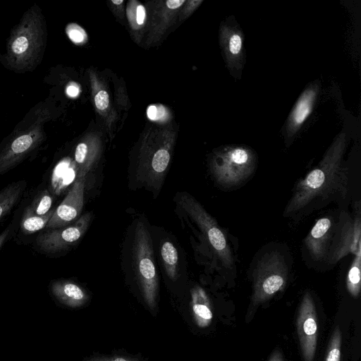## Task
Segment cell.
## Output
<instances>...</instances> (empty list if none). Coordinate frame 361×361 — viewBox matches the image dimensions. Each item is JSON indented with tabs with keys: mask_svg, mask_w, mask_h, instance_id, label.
<instances>
[{
	"mask_svg": "<svg viewBox=\"0 0 361 361\" xmlns=\"http://www.w3.org/2000/svg\"><path fill=\"white\" fill-rule=\"evenodd\" d=\"M345 147L346 135L341 133L318 165L296 183L284 210L286 216L298 213L317 201L345 197L348 172L342 164Z\"/></svg>",
	"mask_w": 361,
	"mask_h": 361,
	"instance_id": "6da1fadb",
	"label": "cell"
},
{
	"mask_svg": "<svg viewBox=\"0 0 361 361\" xmlns=\"http://www.w3.org/2000/svg\"><path fill=\"white\" fill-rule=\"evenodd\" d=\"M133 269L150 308L156 306L158 276L150 233L145 224L138 221L134 230L132 249Z\"/></svg>",
	"mask_w": 361,
	"mask_h": 361,
	"instance_id": "7a4b0ae2",
	"label": "cell"
},
{
	"mask_svg": "<svg viewBox=\"0 0 361 361\" xmlns=\"http://www.w3.org/2000/svg\"><path fill=\"white\" fill-rule=\"evenodd\" d=\"M256 164V155L249 147L227 146L214 156L211 171L218 183L229 188L245 181L255 171Z\"/></svg>",
	"mask_w": 361,
	"mask_h": 361,
	"instance_id": "3957f363",
	"label": "cell"
},
{
	"mask_svg": "<svg viewBox=\"0 0 361 361\" xmlns=\"http://www.w3.org/2000/svg\"><path fill=\"white\" fill-rule=\"evenodd\" d=\"M178 204L184 213L198 226L222 264L226 268H232L233 258L226 235L214 219L186 192L180 193Z\"/></svg>",
	"mask_w": 361,
	"mask_h": 361,
	"instance_id": "277c9868",
	"label": "cell"
},
{
	"mask_svg": "<svg viewBox=\"0 0 361 361\" xmlns=\"http://www.w3.org/2000/svg\"><path fill=\"white\" fill-rule=\"evenodd\" d=\"M287 278L288 267L283 257L276 251L266 253L253 271V303L270 299L283 288Z\"/></svg>",
	"mask_w": 361,
	"mask_h": 361,
	"instance_id": "5b68a950",
	"label": "cell"
},
{
	"mask_svg": "<svg viewBox=\"0 0 361 361\" xmlns=\"http://www.w3.org/2000/svg\"><path fill=\"white\" fill-rule=\"evenodd\" d=\"M361 221L358 210L354 218L342 212L339 216L334 235L332 237L326 259L330 264H336L341 259L352 253H361Z\"/></svg>",
	"mask_w": 361,
	"mask_h": 361,
	"instance_id": "8992f818",
	"label": "cell"
},
{
	"mask_svg": "<svg viewBox=\"0 0 361 361\" xmlns=\"http://www.w3.org/2000/svg\"><path fill=\"white\" fill-rule=\"evenodd\" d=\"M90 219L91 214L86 213L68 226L42 233L37 237V245L40 250L47 253L66 250L84 235Z\"/></svg>",
	"mask_w": 361,
	"mask_h": 361,
	"instance_id": "52a82bcc",
	"label": "cell"
},
{
	"mask_svg": "<svg viewBox=\"0 0 361 361\" xmlns=\"http://www.w3.org/2000/svg\"><path fill=\"white\" fill-rule=\"evenodd\" d=\"M297 331L305 361H313L317 341V319L312 295L306 293L301 301L298 318Z\"/></svg>",
	"mask_w": 361,
	"mask_h": 361,
	"instance_id": "ba28073f",
	"label": "cell"
},
{
	"mask_svg": "<svg viewBox=\"0 0 361 361\" xmlns=\"http://www.w3.org/2000/svg\"><path fill=\"white\" fill-rule=\"evenodd\" d=\"M85 176H76L68 194L54 209L46 228L56 229L68 226L81 213L84 203Z\"/></svg>",
	"mask_w": 361,
	"mask_h": 361,
	"instance_id": "9c48e42d",
	"label": "cell"
},
{
	"mask_svg": "<svg viewBox=\"0 0 361 361\" xmlns=\"http://www.w3.org/2000/svg\"><path fill=\"white\" fill-rule=\"evenodd\" d=\"M319 92V85L314 82L304 90L298 97L287 121L286 131L289 137L297 133L311 114Z\"/></svg>",
	"mask_w": 361,
	"mask_h": 361,
	"instance_id": "30bf717a",
	"label": "cell"
},
{
	"mask_svg": "<svg viewBox=\"0 0 361 361\" xmlns=\"http://www.w3.org/2000/svg\"><path fill=\"white\" fill-rule=\"evenodd\" d=\"M332 221L328 217L318 219L305 239V246L316 261L326 259L332 239Z\"/></svg>",
	"mask_w": 361,
	"mask_h": 361,
	"instance_id": "8fae6325",
	"label": "cell"
},
{
	"mask_svg": "<svg viewBox=\"0 0 361 361\" xmlns=\"http://www.w3.org/2000/svg\"><path fill=\"white\" fill-rule=\"evenodd\" d=\"M221 43L230 71L240 69L243 58V35L242 32L230 25L221 29Z\"/></svg>",
	"mask_w": 361,
	"mask_h": 361,
	"instance_id": "7c38bea8",
	"label": "cell"
},
{
	"mask_svg": "<svg viewBox=\"0 0 361 361\" xmlns=\"http://www.w3.org/2000/svg\"><path fill=\"white\" fill-rule=\"evenodd\" d=\"M51 290L59 301L70 307L81 306L87 299L81 287L68 281L54 282L51 286Z\"/></svg>",
	"mask_w": 361,
	"mask_h": 361,
	"instance_id": "4fadbf2b",
	"label": "cell"
},
{
	"mask_svg": "<svg viewBox=\"0 0 361 361\" xmlns=\"http://www.w3.org/2000/svg\"><path fill=\"white\" fill-rule=\"evenodd\" d=\"M191 297L192 313L196 324L201 328L208 326L213 318L208 295L202 288L197 286L192 289Z\"/></svg>",
	"mask_w": 361,
	"mask_h": 361,
	"instance_id": "5bb4252c",
	"label": "cell"
},
{
	"mask_svg": "<svg viewBox=\"0 0 361 361\" xmlns=\"http://www.w3.org/2000/svg\"><path fill=\"white\" fill-rule=\"evenodd\" d=\"M25 183L23 181L8 185L0 191V220L5 217L18 203Z\"/></svg>",
	"mask_w": 361,
	"mask_h": 361,
	"instance_id": "9a60e30c",
	"label": "cell"
},
{
	"mask_svg": "<svg viewBox=\"0 0 361 361\" xmlns=\"http://www.w3.org/2000/svg\"><path fill=\"white\" fill-rule=\"evenodd\" d=\"M163 264L167 276L176 279L178 274V254L174 245L168 240L164 242L160 248Z\"/></svg>",
	"mask_w": 361,
	"mask_h": 361,
	"instance_id": "2e32d148",
	"label": "cell"
},
{
	"mask_svg": "<svg viewBox=\"0 0 361 361\" xmlns=\"http://www.w3.org/2000/svg\"><path fill=\"white\" fill-rule=\"evenodd\" d=\"M54 209H51L47 214L42 216L24 214L20 222V228L25 234H32L46 228L49 221L54 214Z\"/></svg>",
	"mask_w": 361,
	"mask_h": 361,
	"instance_id": "e0dca14e",
	"label": "cell"
},
{
	"mask_svg": "<svg viewBox=\"0 0 361 361\" xmlns=\"http://www.w3.org/2000/svg\"><path fill=\"white\" fill-rule=\"evenodd\" d=\"M360 268L361 253L355 255L346 279L348 290L355 298L357 297L360 292Z\"/></svg>",
	"mask_w": 361,
	"mask_h": 361,
	"instance_id": "ac0fdd59",
	"label": "cell"
},
{
	"mask_svg": "<svg viewBox=\"0 0 361 361\" xmlns=\"http://www.w3.org/2000/svg\"><path fill=\"white\" fill-rule=\"evenodd\" d=\"M52 197L48 190H43L27 208L25 213L42 216L47 214L51 207Z\"/></svg>",
	"mask_w": 361,
	"mask_h": 361,
	"instance_id": "d6986e66",
	"label": "cell"
},
{
	"mask_svg": "<svg viewBox=\"0 0 361 361\" xmlns=\"http://www.w3.org/2000/svg\"><path fill=\"white\" fill-rule=\"evenodd\" d=\"M341 347V332L336 326L332 334L325 361H340Z\"/></svg>",
	"mask_w": 361,
	"mask_h": 361,
	"instance_id": "ffe728a7",
	"label": "cell"
},
{
	"mask_svg": "<svg viewBox=\"0 0 361 361\" xmlns=\"http://www.w3.org/2000/svg\"><path fill=\"white\" fill-rule=\"evenodd\" d=\"M33 142L32 138L29 135H23L16 138L11 144V149L17 154H23L27 151Z\"/></svg>",
	"mask_w": 361,
	"mask_h": 361,
	"instance_id": "44dd1931",
	"label": "cell"
},
{
	"mask_svg": "<svg viewBox=\"0 0 361 361\" xmlns=\"http://www.w3.org/2000/svg\"><path fill=\"white\" fill-rule=\"evenodd\" d=\"M66 32L71 40L77 44L82 42L87 38L84 30L75 23L67 26Z\"/></svg>",
	"mask_w": 361,
	"mask_h": 361,
	"instance_id": "7402d4cb",
	"label": "cell"
},
{
	"mask_svg": "<svg viewBox=\"0 0 361 361\" xmlns=\"http://www.w3.org/2000/svg\"><path fill=\"white\" fill-rule=\"evenodd\" d=\"M28 47V40L24 36L16 38L12 44V50L14 53L20 54L27 50Z\"/></svg>",
	"mask_w": 361,
	"mask_h": 361,
	"instance_id": "603a6c76",
	"label": "cell"
},
{
	"mask_svg": "<svg viewBox=\"0 0 361 361\" xmlns=\"http://www.w3.org/2000/svg\"><path fill=\"white\" fill-rule=\"evenodd\" d=\"M96 107L99 110H104L109 105V94L104 90L99 91L94 98Z\"/></svg>",
	"mask_w": 361,
	"mask_h": 361,
	"instance_id": "cb8c5ba5",
	"label": "cell"
},
{
	"mask_svg": "<svg viewBox=\"0 0 361 361\" xmlns=\"http://www.w3.org/2000/svg\"><path fill=\"white\" fill-rule=\"evenodd\" d=\"M88 361H137L123 357H94Z\"/></svg>",
	"mask_w": 361,
	"mask_h": 361,
	"instance_id": "d4e9b609",
	"label": "cell"
},
{
	"mask_svg": "<svg viewBox=\"0 0 361 361\" xmlns=\"http://www.w3.org/2000/svg\"><path fill=\"white\" fill-rule=\"evenodd\" d=\"M145 19V9L143 6L139 5L137 8V23L142 25Z\"/></svg>",
	"mask_w": 361,
	"mask_h": 361,
	"instance_id": "484cf974",
	"label": "cell"
},
{
	"mask_svg": "<svg viewBox=\"0 0 361 361\" xmlns=\"http://www.w3.org/2000/svg\"><path fill=\"white\" fill-rule=\"evenodd\" d=\"M184 2V0H168L166 1V6L171 9H175L180 6Z\"/></svg>",
	"mask_w": 361,
	"mask_h": 361,
	"instance_id": "4316f807",
	"label": "cell"
},
{
	"mask_svg": "<svg viewBox=\"0 0 361 361\" xmlns=\"http://www.w3.org/2000/svg\"><path fill=\"white\" fill-rule=\"evenodd\" d=\"M66 92L68 96L74 97H76L79 92L78 87L74 85H70L67 87Z\"/></svg>",
	"mask_w": 361,
	"mask_h": 361,
	"instance_id": "83f0119b",
	"label": "cell"
},
{
	"mask_svg": "<svg viewBox=\"0 0 361 361\" xmlns=\"http://www.w3.org/2000/svg\"><path fill=\"white\" fill-rule=\"evenodd\" d=\"M157 114V111L156 106H150L148 107V109H147V116H148V117L150 119H152V120L156 119Z\"/></svg>",
	"mask_w": 361,
	"mask_h": 361,
	"instance_id": "f1b7e54d",
	"label": "cell"
},
{
	"mask_svg": "<svg viewBox=\"0 0 361 361\" xmlns=\"http://www.w3.org/2000/svg\"><path fill=\"white\" fill-rule=\"evenodd\" d=\"M10 231L11 229L8 228L6 230H4L2 233H0V248L1 247L4 242L6 240L10 233Z\"/></svg>",
	"mask_w": 361,
	"mask_h": 361,
	"instance_id": "f546056e",
	"label": "cell"
},
{
	"mask_svg": "<svg viewBox=\"0 0 361 361\" xmlns=\"http://www.w3.org/2000/svg\"><path fill=\"white\" fill-rule=\"evenodd\" d=\"M268 361H283V358L279 351H275Z\"/></svg>",
	"mask_w": 361,
	"mask_h": 361,
	"instance_id": "4dcf8cb0",
	"label": "cell"
},
{
	"mask_svg": "<svg viewBox=\"0 0 361 361\" xmlns=\"http://www.w3.org/2000/svg\"><path fill=\"white\" fill-rule=\"evenodd\" d=\"M111 2L114 4L120 5L123 2V0H112Z\"/></svg>",
	"mask_w": 361,
	"mask_h": 361,
	"instance_id": "1f68e13d",
	"label": "cell"
}]
</instances>
